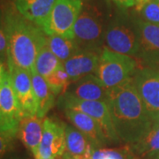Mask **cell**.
<instances>
[{"label":"cell","mask_w":159,"mask_h":159,"mask_svg":"<svg viewBox=\"0 0 159 159\" xmlns=\"http://www.w3.org/2000/svg\"><path fill=\"white\" fill-rule=\"evenodd\" d=\"M62 65L63 63L52 53L46 39L45 42L40 47L37 53L34 70L37 74L46 79Z\"/></svg>","instance_id":"obj_22"},{"label":"cell","mask_w":159,"mask_h":159,"mask_svg":"<svg viewBox=\"0 0 159 159\" xmlns=\"http://www.w3.org/2000/svg\"><path fill=\"white\" fill-rule=\"evenodd\" d=\"M137 72V61L132 57L104 48L100 54L96 75L108 89L133 79Z\"/></svg>","instance_id":"obj_4"},{"label":"cell","mask_w":159,"mask_h":159,"mask_svg":"<svg viewBox=\"0 0 159 159\" xmlns=\"http://www.w3.org/2000/svg\"><path fill=\"white\" fill-rule=\"evenodd\" d=\"M90 159H139L133 153L130 146L117 148H97L91 154Z\"/></svg>","instance_id":"obj_24"},{"label":"cell","mask_w":159,"mask_h":159,"mask_svg":"<svg viewBox=\"0 0 159 159\" xmlns=\"http://www.w3.org/2000/svg\"><path fill=\"white\" fill-rule=\"evenodd\" d=\"M8 72V66L7 64L4 63L2 60H0V86L2 85L3 80L5 79L6 73Z\"/></svg>","instance_id":"obj_29"},{"label":"cell","mask_w":159,"mask_h":159,"mask_svg":"<svg viewBox=\"0 0 159 159\" xmlns=\"http://www.w3.org/2000/svg\"><path fill=\"white\" fill-rule=\"evenodd\" d=\"M59 102L64 110L70 109L74 111H78L96 119L99 123V125H101L103 134L107 138L110 144H116L120 142L114 129L107 102L81 100L65 93L61 95Z\"/></svg>","instance_id":"obj_7"},{"label":"cell","mask_w":159,"mask_h":159,"mask_svg":"<svg viewBox=\"0 0 159 159\" xmlns=\"http://www.w3.org/2000/svg\"><path fill=\"white\" fill-rule=\"evenodd\" d=\"M17 137L16 132H0V159L13 148Z\"/></svg>","instance_id":"obj_26"},{"label":"cell","mask_w":159,"mask_h":159,"mask_svg":"<svg viewBox=\"0 0 159 159\" xmlns=\"http://www.w3.org/2000/svg\"><path fill=\"white\" fill-rule=\"evenodd\" d=\"M133 81L154 122L159 115V70L149 67L137 70Z\"/></svg>","instance_id":"obj_8"},{"label":"cell","mask_w":159,"mask_h":159,"mask_svg":"<svg viewBox=\"0 0 159 159\" xmlns=\"http://www.w3.org/2000/svg\"><path fill=\"white\" fill-rule=\"evenodd\" d=\"M83 0H56L47 21L42 28L46 35H61L74 39V27Z\"/></svg>","instance_id":"obj_6"},{"label":"cell","mask_w":159,"mask_h":159,"mask_svg":"<svg viewBox=\"0 0 159 159\" xmlns=\"http://www.w3.org/2000/svg\"><path fill=\"white\" fill-rule=\"evenodd\" d=\"M109 90L97 75L89 74L72 82L66 93L81 100L107 102Z\"/></svg>","instance_id":"obj_14"},{"label":"cell","mask_w":159,"mask_h":159,"mask_svg":"<svg viewBox=\"0 0 159 159\" xmlns=\"http://www.w3.org/2000/svg\"><path fill=\"white\" fill-rule=\"evenodd\" d=\"M6 159H24V158L19 157H8V158H6Z\"/></svg>","instance_id":"obj_33"},{"label":"cell","mask_w":159,"mask_h":159,"mask_svg":"<svg viewBox=\"0 0 159 159\" xmlns=\"http://www.w3.org/2000/svg\"><path fill=\"white\" fill-rule=\"evenodd\" d=\"M140 42L139 57L148 64L159 62V25L136 20Z\"/></svg>","instance_id":"obj_13"},{"label":"cell","mask_w":159,"mask_h":159,"mask_svg":"<svg viewBox=\"0 0 159 159\" xmlns=\"http://www.w3.org/2000/svg\"><path fill=\"white\" fill-rule=\"evenodd\" d=\"M104 27V17L101 9L83 0L81 11L74 27V39L80 48L99 51L104 43L106 31Z\"/></svg>","instance_id":"obj_3"},{"label":"cell","mask_w":159,"mask_h":159,"mask_svg":"<svg viewBox=\"0 0 159 159\" xmlns=\"http://www.w3.org/2000/svg\"><path fill=\"white\" fill-rule=\"evenodd\" d=\"M45 80L55 96L65 94L72 83L70 77L66 72L63 65Z\"/></svg>","instance_id":"obj_23"},{"label":"cell","mask_w":159,"mask_h":159,"mask_svg":"<svg viewBox=\"0 0 159 159\" xmlns=\"http://www.w3.org/2000/svg\"><path fill=\"white\" fill-rule=\"evenodd\" d=\"M43 122L44 119L39 118L37 115L23 117L18 127V138L34 156V159L38 156L43 132Z\"/></svg>","instance_id":"obj_16"},{"label":"cell","mask_w":159,"mask_h":159,"mask_svg":"<svg viewBox=\"0 0 159 159\" xmlns=\"http://www.w3.org/2000/svg\"><path fill=\"white\" fill-rule=\"evenodd\" d=\"M50 159H57V158H50Z\"/></svg>","instance_id":"obj_35"},{"label":"cell","mask_w":159,"mask_h":159,"mask_svg":"<svg viewBox=\"0 0 159 159\" xmlns=\"http://www.w3.org/2000/svg\"><path fill=\"white\" fill-rule=\"evenodd\" d=\"M0 132H1V130H0Z\"/></svg>","instance_id":"obj_36"},{"label":"cell","mask_w":159,"mask_h":159,"mask_svg":"<svg viewBox=\"0 0 159 159\" xmlns=\"http://www.w3.org/2000/svg\"><path fill=\"white\" fill-rule=\"evenodd\" d=\"M147 1L148 0H135V9H136V11H138Z\"/></svg>","instance_id":"obj_31"},{"label":"cell","mask_w":159,"mask_h":159,"mask_svg":"<svg viewBox=\"0 0 159 159\" xmlns=\"http://www.w3.org/2000/svg\"><path fill=\"white\" fill-rule=\"evenodd\" d=\"M66 152L65 124L57 119L46 118L38 156L35 159H59Z\"/></svg>","instance_id":"obj_11"},{"label":"cell","mask_w":159,"mask_h":159,"mask_svg":"<svg viewBox=\"0 0 159 159\" xmlns=\"http://www.w3.org/2000/svg\"><path fill=\"white\" fill-rule=\"evenodd\" d=\"M55 2L56 0H14L13 4L20 15L42 29Z\"/></svg>","instance_id":"obj_17"},{"label":"cell","mask_w":159,"mask_h":159,"mask_svg":"<svg viewBox=\"0 0 159 159\" xmlns=\"http://www.w3.org/2000/svg\"><path fill=\"white\" fill-rule=\"evenodd\" d=\"M59 159H89L84 157H80V156H73L71 154L67 153V152H65L63 154L62 157Z\"/></svg>","instance_id":"obj_30"},{"label":"cell","mask_w":159,"mask_h":159,"mask_svg":"<svg viewBox=\"0 0 159 159\" xmlns=\"http://www.w3.org/2000/svg\"><path fill=\"white\" fill-rule=\"evenodd\" d=\"M153 123H154V124H157V125H159V115L157 116V119L154 120Z\"/></svg>","instance_id":"obj_32"},{"label":"cell","mask_w":159,"mask_h":159,"mask_svg":"<svg viewBox=\"0 0 159 159\" xmlns=\"http://www.w3.org/2000/svg\"><path fill=\"white\" fill-rule=\"evenodd\" d=\"M155 159H159V153H158V155L157 156V157H156V158H155Z\"/></svg>","instance_id":"obj_34"},{"label":"cell","mask_w":159,"mask_h":159,"mask_svg":"<svg viewBox=\"0 0 159 159\" xmlns=\"http://www.w3.org/2000/svg\"><path fill=\"white\" fill-rule=\"evenodd\" d=\"M64 111L66 118L70 120L74 126L80 131L89 140L94 149L102 148L105 145L110 144L103 134L101 125L96 119L78 111L70 109H65Z\"/></svg>","instance_id":"obj_12"},{"label":"cell","mask_w":159,"mask_h":159,"mask_svg":"<svg viewBox=\"0 0 159 159\" xmlns=\"http://www.w3.org/2000/svg\"><path fill=\"white\" fill-rule=\"evenodd\" d=\"M22 112L12 88L9 71L6 73L0 86V130L1 132H16Z\"/></svg>","instance_id":"obj_10"},{"label":"cell","mask_w":159,"mask_h":159,"mask_svg":"<svg viewBox=\"0 0 159 159\" xmlns=\"http://www.w3.org/2000/svg\"><path fill=\"white\" fill-rule=\"evenodd\" d=\"M4 21L8 41V60L29 72L34 71L36 56L46 41V34L15 8L6 9Z\"/></svg>","instance_id":"obj_2"},{"label":"cell","mask_w":159,"mask_h":159,"mask_svg":"<svg viewBox=\"0 0 159 159\" xmlns=\"http://www.w3.org/2000/svg\"><path fill=\"white\" fill-rule=\"evenodd\" d=\"M66 152L90 159L94 147L89 140L75 126L65 124Z\"/></svg>","instance_id":"obj_20"},{"label":"cell","mask_w":159,"mask_h":159,"mask_svg":"<svg viewBox=\"0 0 159 159\" xmlns=\"http://www.w3.org/2000/svg\"><path fill=\"white\" fill-rule=\"evenodd\" d=\"M101 52L80 50L66 61L63 66L70 77L72 82L96 73Z\"/></svg>","instance_id":"obj_15"},{"label":"cell","mask_w":159,"mask_h":159,"mask_svg":"<svg viewBox=\"0 0 159 159\" xmlns=\"http://www.w3.org/2000/svg\"><path fill=\"white\" fill-rule=\"evenodd\" d=\"M112 2L122 11L135 6V0H112Z\"/></svg>","instance_id":"obj_28"},{"label":"cell","mask_w":159,"mask_h":159,"mask_svg":"<svg viewBox=\"0 0 159 159\" xmlns=\"http://www.w3.org/2000/svg\"><path fill=\"white\" fill-rule=\"evenodd\" d=\"M46 39L52 53L62 63L66 61L81 50L74 39H70L57 34L46 35Z\"/></svg>","instance_id":"obj_21"},{"label":"cell","mask_w":159,"mask_h":159,"mask_svg":"<svg viewBox=\"0 0 159 159\" xmlns=\"http://www.w3.org/2000/svg\"><path fill=\"white\" fill-rule=\"evenodd\" d=\"M107 103L114 129L121 142L127 145L136 142L153 125L133 79L111 89Z\"/></svg>","instance_id":"obj_1"},{"label":"cell","mask_w":159,"mask_h":159,"mask_svg":"<svg viewBox=\"0 0 159 159\" xmlns=\"http://www.w3.org/2000/svg\"><path fill=\"white\" fill-rule=\"evenodd\" d=\"M137 11L140 13L142 20L159 25L158 0H148Z\"/></svg>","instance_id":"obj_25"},{"label":"cell","mask_w":159,"mask_h":159,"mask_svg":"<svg viewBox=\"0 0 159 159\" xmlns=\"http://www.w3.org/2000/svg\"><path fill=\"white\" fill-rule=\"evenodd\" d=\"M158 1H159V0H158Z\"/></svg>","instance_id":"obj_37"},{"label":"cell","mask_w":159,"mask_h":159,"mask_svg":"<svg viewBox=\"0 0 159 159\" xmlns=\"http://www.w3.org/2000/svg\"><path fill=\"white\" fill-rule=\"evenodd\" d=\"M129 146L137 158H156L159 153V125L153 123L136 142Z\"/></svg>","instance_id":"obj_18"},{"label":"cell","mask_w":159,"mask_h":159,"mask_svg":"<svg viewBox=\"0 0 159 159\" xmlns=\"http://www.w3.org/2000/svg\"><path fill=\"white\" fill-rule=\"evenodd\" d=\"M106 48L129 57L138 56L140 42L136 20L132 21L124 14L119 15L109 23L104 36Z\"/></svg>","instance_id":"obj_5"},{"label":"cell","mask_w":159,"mask_h":159,"mask_svg":"<svg viewBox=\"0 0 159 159\" xmlns=\"http://www.w3.org/2000/svg\"><path fill=\"white\" fill-rule=\"evenodd\" d=\"M11 84L21 110L23 117L36 115V102L34 97L31 72L7 61Z\"/></svg>","instance_id":"obj_9"},{"label":"cell","mask_w":159,"mask_h":159,"mask_svg":"<svg viewBox=\"0 0 159 159\" xmlns=\"http://www.w3.org/2000/svg\"><path fill=\"white\" fill-rule=\"evenodd\" d=\"M32 84L34 89L35 102H36V115L44 119L46 114L49 112L55 102V95L51 91L46 80L34 70L31 72Z\"/></svg>","instance_id":"obj_19"},{"label":"cell","mask_w":159,"mask_h":159,"mask_svg":"<svg viewBox=\"0 0 159 159\" xmlns=\"http://www.w3.org/2000/svg\"><path fill=\"white\" fill-rule=\"evenodd\" d=\"M0 60L7 64L8 61V41L6 36L4 12L0 10Z\"/></svg>","instance_id":"obj_27"}]
</instances>
